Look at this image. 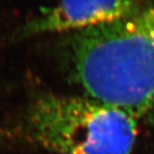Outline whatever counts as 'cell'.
I'll list each match as a JSON object with an SVG mask.
<instances>
[{"instance_id": "1", "label": "cell", "mask_w": 154, "mask_h": 154, "mask_svg": "<svg viewBox=\"0 0 154 154\" xmlns=\"http://www.w3.org/2000/svg\"><path fill=\"white\" fill-rule=\"evenodd\" d=\"M71 75L86 96L154 125V5L68 41Z\"/></svg>"}, {"instance_id": "2", "label": "cell", "mask_w": 154, "mask_h": 154, "mask_svg": "<svg viewBox=\"0 0 154 154\" xmlns=\"http://www.w3.org/2000/svg\"><path fill=\"white\" fill-rule=\"evenodd\" d=\"M16 132L54 154H132L138 120L89 96L43 93L30 103Z\"/></svg>"}, {"instance_id": "3", "label": "cell", "mask_w": 154, "mask_h": 154, "mask_svg": "<svg viewBox=\"0 0 154 154\" xmlns=\"http://www.w3.org/2000/svg\"><path fill=\"white\" fill-rule=\"evenodd\" d=\"M140 0H59L42 8L15 33L17 39L48 33L82 31L116 22L135 13Z\"/></svg>"}]
</instances>
